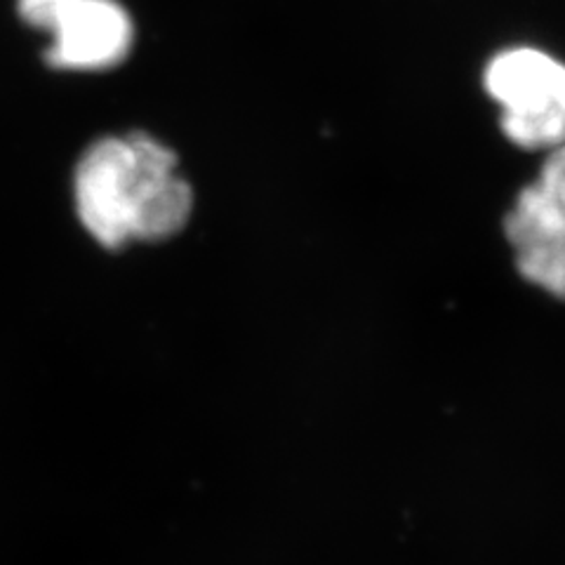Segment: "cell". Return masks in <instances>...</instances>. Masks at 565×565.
Listing matches in <instances>:
<instances>
[{
	"mask_svg": "<svg viewBox=\"0 0 565 565\" xmlns=\"http://www.w3.org/2000/svg\"><path fill=\"white\" fill-rule=\"evenodd\" d=\"M74 205L83 228L106 250L130 241H166L191 217L193 193L177 153L147 132L104 135L74 170Z\"/></svg>",
	"mask_w": 565,
	"mask_h": 565,
	"instance_id": "obj_1",
	"label": "cell"
},
{
	"mask_svg": "<svg viewBox=\"0 0 565 565\" xmlns=\"http://www.w3.org/2000/svg\"><path fill=\"white\" fill-rule=\"evenodd\" d=\"M22 22L45 31V64L74 74H102L126 62L135 22L118 0H17Z\"/></svg>",
	"mask_w": 565,
	"mask_h": 565,
	"instance_id": "obj_2",
	"label": "cell"
},
{
	"mask_svg": "<svg viewBox=\"0 0 565 565\" xmlns=\"http://www.w3.org/2000/svg\"><path fill=\"white\" fill-rule=\"evenodd\" d=\"M486 87L502 106L500 126L514 145H565V64L533 47L507 50L488 64Z\"/></svg>",
	"mask_w": 565,
	"mask_h": 565,
	"instance_id": "obj_3",
	"label": "cell"
},
{
	"mask_svg": "<svg viewBox=\"0 0 565 565\" xmlns=\"http://www.w3.org/2000/svg\"><path fill=\"white\" fill-rule=\"evenodd\" d=\"M519 271L565 299V145L556 147L535 184L521 191L504 222Z\"/></svg>",
	"mask_w": 565,
	"mask_h": 565,
	"instance_id": "obj_4",
	"label": "cell"
}]
</instances>
